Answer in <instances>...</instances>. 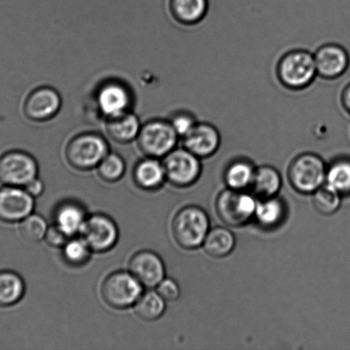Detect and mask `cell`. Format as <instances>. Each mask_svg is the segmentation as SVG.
Instances as JSON below:
<instances>
[{
	"label": "cell",
	"instance_id": "cell-16",
	"mask_svg": "<svg viewBox=\"0 0 350 350\" xmlns=\"http://www.w3.org/2000/svg\"><path fill=\"white\" fill-rule=\"evenodd\" d=\"M314 56L318 75L327 80L340 77L348 70L349 54L339 44H325L318 48Z\"/></svg>",
	"mask_w": 350,
	"mask_h": 350
},
{
	"label": "cell",
	"instance_id": "cell-19",
	"mask_svg": "<svg viewBox=\"0 0 350 350\" xmlns=\"http://www.w3.org/2000/svg\"><path fill=\"white\" fill-rule=\"evenodd\" d=\"M87 218L84 208L79 202L74 201L62 202L54 212L55 225L68 238L80 234Z\"/></svg>",
	"mask_w": 350,
	"mask_h": 350
},
{
	"label": "cell",
	"instance_id": "cell-20",
	"mask_svg": "<svg viewBox=\"0 0 350 350\" xmlns=\"http://www.w3.org/2000/svg\"><path fill=\"white\" fill-rule=\"evenodd\" d=\"M209 0H168V9L176 22L194 25L208 13Z\"/></svg>",
	"mask_w": 350,
	"mask_h": 350
},
{
	"label": "cell",
	"instance_id": "cell-36",
	"mask_svg": "<svg viewBox=\"0 0 350 350\" xmlns=\"http://www.w3.org/2000/svg\"><path fill=\"white\" fill-rule=\"evenodd\" d=\"M341 102L345 111L350 115V82L342 90Z\"/></svg>",
	"mask_w": 350,
	"mask_h": 350
},
{
	"label": "cell",
	"instance_id": "cell-34",
	"mask_svg": "<svg viewBox=\"0 0 350 350\" xmlns=\"http://www.w3.org/2000/svg\"><path fill=\"white\" fill-rule=\"evenodd\" d=\"M71 238L65 234L62 230L56 225L48 226L46 235H45V241L48 245L53 248H63L65 243Z\"/></svg>",
	"mask_w": 350,
	"mask_h": 350
},
{
	"label": "cell",
	"instance_id": "cell-1",
	"mask_svg": "<svg viewBox=\"0 0 350 350\" xmlns=\"http://www.w3.org/2000/svg\"><path fill=\"white\" fill-rule=\"evenodd\" d=\"M109 152L108 140L101 133L82 132L68 139L64 148V157L72 169L88 171L97 169Z\"/></svg>",
	"mask_w": 350,
	"mask_h": 350
},
{
	"label": "cell",
	"instance_id": "cell-3",
	"mask_svg": "<svg viewBox=\"0 0 350 350\" xmlns=\"http://www.w3.org/2000/svg\"><path fill=\"white\" fill-rule=\"evenodd\" d=\"M277 75L281 84L290 90L310 87L318 75L314 55L305 50L289 51L277 64Z\"/></svg>",
	"mask_w": 350,
	"mask_h": 350
},
{
	"label": "cell",
	"instance_id": "cell-2",
	"mask_svg": "<svg viewBox=\"0 0 350 350\" xmlns=\"http://www.w3.org/2000/svg\"><path fill=\"white\" fill-rule=\"evenodd\" d=\"M210 229L208 213L195 205L181 208L174 216L171 224L175 241L181 248L190 250L203 245Z\"/></svg>",
	"mask_w": 350,
	"mask_h": 350
},
{
	"label": "cell",
	"instance_id": "cell-12",
	"mask_svg": "<svg viewBox=\"0 0 350 350\" xmlns=\"http://www.w3.org/2000/svg\"><path fill=\"white\" fill-rule=\"evenodd\" d=\"M80 234L92 252L104 253L116 245L119 231L118 226L110 216L95 214L88 216Z\"/></svg>",
	"mask_w": 350,
	"mask_h": 350
},
{
	"label": "cell",
	"instance_id": "cell-35",
	"mask_svg": "<svg viewBox=\"0 0 350 350\" xmlns=\"http://www.w3.org/2000/svg\"><path fill=\"white\" fill-rule=\"evenodd\" d=\"M29 193L32 196L33 198L39 197L44 191L43 182L36 178L32 181L29 182V184L24 187Z\"/></svg>",
	"mask_w": 350,
	"mask_h": 350
},
{
	"label": "cell",
	"instance_id": "cell-28",
	"mask_svg": "<svg viewBox=\"0 0 350 350\" xmlns=\"http://www.w3.org/2000/svg\"><path fill=\"white\" fill-rule=\"evenodd\" d=\"M341 204L342 195L327 183L313 193L314 207L320 215H334L340 208Z\"/></svg>",
	"mask_w": 350,
	"mask_h": 350
},
{
	"label": "cell",
	"instance_id": "cell-5",
	"mask_svg": "<svg viewBox=\"0 0 350 350\" xmlns=\"http://www.w3.org/2000/svg\"><path fill=\"white\" fill-rule=\"evenodd\" d=\"M327 166L320 156L303 153L291 162L288 178L295 190L301 194H313L325 184Z\"/></svg>",
	"mask_w": 350,
	"mask_h": 350
},
{
	"label": "cell",
	"instance_id": "cell-7",
	"mask_svg": "<svg viewBox=\"0 0 350 350\" xmlns=\"http://www.w3.org/2000/svg\"><path fill=\"white\" fill-rule=\"evenodd\" d=\"M255 196L246 191L225 189L219 193L216 201L218 217L228 226L240 228L255 217L258 201Z\"/></svg>",
	"mask_w": 350,
	"mask_h": 350
},
{
	"label": "cell",
	"instance_id": "cell-31",
	"mask_svg": "<svg viewBox=\"0 0 350 350\" xmlns=\"http://www.w3.org/2000/svg\"><path fill=\"white\" fill-rule=\"evenodd\" d=\"M47 228L46 219L42 216L31 214L20 222L19 232L26 241L37 243L44 239Z\"/></svg>",
	"mask_w": 350,
	"mask_h": 350
},
{
	"label": "cell",
	"instance_id": "cell-32",
	"mask_svg": "<svg viewBox=\"0 0 350 350\" xmlns=\"http://www.w3.org/2000/svg\"><path fill=\"white\" fill-rule=\"evenodd\" d=\"M168 121L170 122L171 126L180 139L184 138L188 133H190L198 122L191 113L184 111L173 113Z\"/></svg>",
	"mask_w": 350,
	"mask_h": 350
},
{
	"label": "cell",
	"instance_id": "cell-26",
	"mask_svg": "<svg viewBox=\"0 0 350 350\" xmlns=\"http://www.w3.org/2000/svg\"><path fill=\"white\" fill-rule=\"evenodd\" d=\"M166 301L156 291L143 293L134 305L137 317L145 321H155L163 317L166 312Z\"/></svg>",
	"mask_w": 350,
	"mask_h": 350
},
{
	"label": "cell",
	"instance_id": "cell-4",
	"mask_svg": "<svg viewBox=\"0 0 350 350\" xmlns=\"http://www.w3.org/2000/svg\"><path fill=\"white\" fill-rule=\"evenodd\" d=\"M179 139L168 119H152L142 124L136 142L144 156L161 159L177 148Z\"/></svg>",
	"mask_w": 350,
	"mask_h": 350
},
{
	"label": "cell",
	"instance_id": "cell-11",
	"mask_svg": "<svg viewBox=\"0 0 350 350\" xmlns=\"http://www.w3.org/2000/svg\"><path fill=\"white\" fill-rule=\"evenodd\" d=\"M62 108V98L56 89L49 85L34 88L24 98L23 114L29 122L44 123L56 118Z\"/></svg>",
	"mask_w": 350,
	"mask_h": 350
},
{
	"label": "cell",
	"instance_id": "cell-25",
	"mask_svg": "<svg viewBox=\"0 0 350 350\" xmlns=\"http://www.w3.org/2000/svg\"><path fill=\"white\" fill-rule=\"evenodd\" d=\"M25 293V283L18 273L0 271V306L10 307L19 303Z\"/></svg>",
	"mask_w": 350,
	"mask_h": 350
},
{
	"label": "cell",
	"instance_id": "cell-15",
	"mask_svg": "<svg viewBox=\"0 0 350 350\" xmlns=\"http://www.w3.org/2000/svg\"><path fill=\"white\" fill-rule=\"evenodd\" d=\"M182 139L184 148L201 159L214 156L221 143L218 130L207 122H197L190 133Z\"/></svg>",
	"mask_w": 350,
	"mask_h": 350
},
{
	"label": "cell",
	"instance_id": "cell-14",
	"mask_svg": "<svg viewBox=\"0 0 350 350\" xmlns=\"http://www.w3.org/2000/svg\"><path fill=\"white\" fill-rule=\"evenodd\" d=\"M129 271L144 288L153 289L166 278L163 260L151 250H140L129 260Z\"/></svg>",
	"mask_w": 350,
	"mask_h": 350
},
{
	"label": "cell",
	"instance_id": "cell-33",
	"mask_svg": "<svg viewBox=\"0 0 350 350\" xmlns=\"http://www.w3.org/2000/svg\"><path fill=\"white\" fill-rule=\"evenodd\" d=\"M156 291L166 303H173L179 299L181 296L179 284L170 278H164L156 286Z\"/></svg>",
	"mask_w": 350,
	"mask_h": 350
},
{
	"label": "cell",
	"instance_id": "cell-21",
	"mask_svg": "<svg viewBox=\"0 0 350 350\" xmlns=\"http://www.w3.org/2000/svg\"><path fill=\"white\" fill-rule=\"evenodd\" d=\"M286 202L277 196L260 199L253 219L262 229L273 230L282 224L286 217Z\"/></svg>",
	"mask_w": 350,
	"mask_h": 350
},
{
	"label": "cell",
	"instance_id": "cell-9",
	"mask_svg": "<svg viewBox=\"0 0 350 350\" xmlns=\"http://www.w3.org/2000/svg\"><path fill=\"white\" fill-rule=\"evenodd\" d=\"M166 180L174 187H188L200 178L202 171L201 159L190 150L174 149L162 161Z\"/></svg>",
	"mask_w": 350,
	"mask_h": 350
},
{
	"label": "cell",
	"instance_id": "cell-18",
	"mask_svg": "<svg viewBox=\"0 0 350 350\" xmlns=\"http://www.w3.org/2000/svg\"><path fill=\"white\" fill-rule=\"evenodd\" d=\"M133 178L137 187L142 190H158L166 180L163 163L160 159L146 157L134 167Z\"/></svg>",
	"mask_w": 350,
	"mask_h": 350
},
{
	"label": "cell",
	"instance_id": "cell-8",
	"mask_svg": "<svg viewBox=\"0 0 350 350\" xmlns=\"http://www.w3.org/2000/svg\"><path fill=\"white\" fill-rule=\"evenodd\" d=\"M37 161L31 154L10 150L0 155V183L10 187H25L37 178Z\"/></svg>",
	"mask_w": 350,
	"mask_h": 350
},
{
	"label": "cell",
	"instance_id": "cell-22",
	"mask_svg": "<svg viewBox=\"0 0 350 350\" xmlns=\"http://www.w3.org/2000/svg\"><path fill=\"white\" fill-rule=\"evenodd\" d=\"M282 187V177L275 167L264 165L256 169L251 185L253 195L259 199L277 197Z\"/></svg>",
	"mask_w": 350,
	"mask_h": 350
},
{
	"label": "cell",
	"instance_id": "cell-30",
	"mask_svg": "<svg viewBox=\"0 0 350 350\" xmlns=\"http://www.w3.org/2000/svg\"><path fill=\"white\" fill-rule=\"evenodd\" d=\"M126 164L118 154L110 152L97 167L99 176L108 183L121 180L125 175Z\"/></svg>",
	"mask_w": 350,
	"mask_h": 350
},
{
	"label": "cell",
	"instance_id": "cell-17",
	"mask_svg": "<svg viewBox=\"0 0 350 350\" xmlns=\"http://www.w3.org/2000/svg\"><path fill=\"white\" fill-rule=\"evenodd\" d=\"M140 123L138 116L132 111L105 119V132L106 136L113 142L120 145L136 142L139 135Z\"/></svg>",
	"mask_w": 350,
	"mask_h": 350
},
{
	"label": "cell",
	"instance_id": "cell-10",
	"mask_svg": "<svg viewBox=\"0 0 350 350\" xmlns=\"http://www.w3.org/2000/svg\"><path fill=\"white\" fill-rule=\"evenodd\" d=\"M95 99L96 107L104 119L132 111L134 101L129 85L115 79L99 85Z\"/></svg>",
	"mask_w": 350,
	"mask_h": 350
},
{
	"label": "cell",
	"instance_id": "cell-27",
	"mask_svg": "<svg viewBox=\"0 0 350 350\" xmlns=\"http://www.w3.org/2000/svg\"><path fill=\"white\" fill-rule=\"evenodd\" d=\"M325 183L342 196L350 195V157H338L332 161L327 166Z\"/></svg>",
	"mask_w": 350,
	"mask_h": 350
},
{
	"label": "cell",
	"instance_id": "cell-6",
	"mask_svg": "<svg viewBox=\"0 0 350 350\" xmlns=\"http://www.w3.org/2000/svg\"><path fill=\"white\" fill-rule=\"evenodd\" d=\"M144 287L132 273L116 271L109 274L101 284V297L106 305L114 310H127L142 296Z\"/></svg>",
	"mask_w": 350,
	"mask_h": 350
},
{
	"label": "cell",
	"instance_id": "cell-29",
	"mask_svg": "<svg viewBox=\"0 0 350 350\" xmlns=\"http://www.w3.org/2000/svg\"><path fill=\"white\" fill-rule=\"evenodd\" d=\"M63 258L71 267H82L88 262L92 250L84 239L72 237L63 247Z\"/></svg>",
	"mask_w": 350,
	"mask_h": 350
},
{
	"label": "cell",
	"instance_id": "cell-24",
	"mask_svg": "<svg viewBox=\"0 0 350 350\" xmlns=\"http://www.w3.org/2000/svg\"><path fill=\"white\" fill-rule=\"evenodd\" d=\"M202 246L209 256L223 258L234 250L236 237L231 230L217 226L210 229Z\"/></svg>",
	"mask_w": 350,
	"mask_h": 350
},
{
	"label": "cell",
	"instance_id": "cell-13",
	"mask_svg": "<svg viewBox=\"0 0 350 350\" xmlns=\"http://www.w3.org/2000/svg\"><path fill=\"white\" fill-rule=\"evenodd\" d=\"M34 198L23 187L3 185L0 187V221L21 222L32 214Z\"/></svg>",
	"mask_w": 350,
	"mask_h": 350
},
{
	"label": "cell",
	"instance_id": "cell-23",
	"mask_svg": "<svg viewBox=\"0 0 350 350\" xmlns=\"http://www.w3.org/2000/svg\"><path fill=\"white\" fill-rule=\"evenodd\" d=\"M255 167L250 161L236 159L226 167L224 180L227 188L236 191H247L251 188Z\"/></svg>",
	"mask_w": 350,
	"mask_h": 350
}]
</instances>
